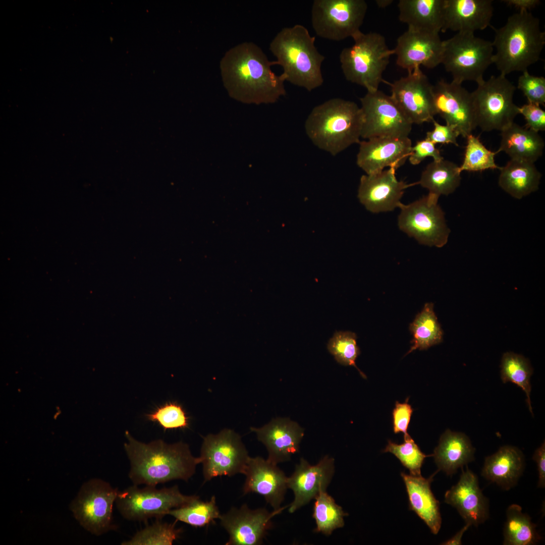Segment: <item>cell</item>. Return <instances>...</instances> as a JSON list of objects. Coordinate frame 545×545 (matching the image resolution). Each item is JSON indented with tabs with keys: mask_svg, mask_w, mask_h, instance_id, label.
<instances>
[{
	"mask_svg": "<svg viewBox=\"0 0 545 545\" xmlns=\"http://www.w3.org/2000/svg\"><path fill=\"white\" fill-rule=\"evenodd\" d=\"M263 50L251 42L241 43L228 50L220 68L229 95L245 103H272L286 94L285 77L271 70Z\"/></svg>",
	"mask_w": 545,
	"mask_h": 545,
	"instance_id": "obj_1",
	"label": "cell"
},
{
	"mask_svg": "<svg viewBox=\"0 0 545 545\" xmlns=\"http://www.w3.org/2000/svg\"><path fill=\"white\" fill-rule=\"evenodd\" d=\"M124 447L129 459V477L134 485L156 486L175 479L187 481L195 473L200 459L193 456L182 442L167 444L158 439L147 444L138 441L128 431Z\"/></svg>",
	"mask_w": 545,
	"mask_h": 545,
	"instance_id": "obj_2",
	"label": "cell"
},
{
	"mask_svg": "<svg viewBox=\"0 0 545 545\" xmlns=\"http://www.w3.org/2000/svg\"><path fill=\"white\" fill-rule=\"evenodd\" d=\"M493 29L495 34L492 42L496 52L493 64L500 74L523 72L539 61L545 44V33L541 30L539 19L530 12L518 11L509 17L503 26Z\"/></svg>",
	"mask_w": 545,
	"mask_h": 545,
	"instance_id": "obj_3",
	"label": "cell"
},
{
	"mask_svg": "<svg viewBox=\"0 0 545 545\" xmlns=\"http://www.w3.org/2000/svg\"><path fill=\"white\" fill-rule=\"evenodd\" d=\"M363 116L355 102L330 99L315 106L305 123L306 133L318 148L333 156L360 142Z\"/></svg>",
	"mask_w": 545,
	"mask_h": 545,
	"instance_id": "obj_4",
	"label": "cell"
},
{
	"mask_svg": "<svg viewBox=\"0 0 545 545\" xmlns=\"http://www.w3.org/2000/svg\"><path fill=\"white\" fill-rule=\"evenodd\" d=\"M315 40L305 27L296 24L283 28L269 44L276 58L274 64L283 68L286 81L308 91L323 83L321 67L324 57L317 49Z\"/></svg>",
	"mask_w": 545,
	"mask_h": 545,
	"instance_id": "obj_5",
	"label": "cell"
},
{
	"mask_svg": "<svg viewBox=\"0 0 545 545\" xmlns=\"http://www.w3.org/2000/svg\"><path fill=\"white\" fill-rule=\"evenodd\" d=\"M353 45L344 48L340 54L341 69L346 79L366 89L367 92L378 90L383 74L391 56L385 37L376 32H358L352 37Z\"/></svg>",
	"mask_w": 545,
	"mask_h": 545,
	"instance_id": "obj_6",
	"label": "cell"
},
{
	"mask_svg": "<svg viewBox=\"0 0 545 545\" xmlns=\"http://www.w3.org/2000/svg\"><path fill=\"white\" fill-rule=\"evenodd\" d=\"M442 63L452 76V81L460 84L464 81L483 79L487 68L493 64L494 47L492 42L478 37L474 33L457 32L443 41Z\"/></svg>",
	"mask_w": 545,
	"mask_h": 545,
	"instance_id": "obj_7",
	"label": "cell"
},
{
	"mask_svg": "<svg viewBox=\"0 0 545 545\" xmlns=\"http://www.w3.org/2000/svg\"><path fill=\"white\" fill-rule=\"evenodd\" d=\"M515 90L506 76L501 74L478 83L471 92L477 127L482 131H501L513 123L519 114V107L513 102Z\"/></svg>",
	"mask_w": 545,
	"mask_h": 545,
	"instance_id": "obj_8",
	"label": "cell"
},
{
	"mask_svg": "<svg viewBox=\"0 0 545 545\" xmlns=\"http://www.w3.org/2000/svg\"><path fill=\"white\" fill-rule=\"evenodd\" d=\"M197 497L183 494L177 485L158 489L155 486L139 488L133 484L119 492L115 503L124 518L139 521L162 517L171 510L182 507Z\"/></svg>",
	"mask_w": 545,
	"mask_h": 545,
	"instance_id": "obj_9",
	"label": "cell"
},
{
	"mask_svg": "<svg viewBox=\"0 0 545 545\" xmlns=\"http://www.w3.org/2000/svg\"><path fill=\"white\" fill-rule=\"evenodd\" d=\"M367 10L364 0H315L311 24L322 38L340 41L360 31Z\"/></svg>",
	"mask_w": 545,
	"mask_h": 545,
	"instance_id": "obj_10",
	"label": "cell"
},
{
	"mask_svg": "<svg viewBox=\"0 0 545 545\" xmlns=\"http://www.w3.org/2000/svg\"><path fill=\"white\" fill-rule=\"evenodd\" d=\"M249 457L241 436L234 430L224 428L207 434L203 438L199 456L204 482L217 476L243 474Z\"/></svg>",
	"mask_w": 545,
	"mask_h": 545,
	"instance_id": "obj_11",
	"label": "cell"
},
{
	"mask_svg": "<svg viewBox=\"0 0 545 545\" xmlns=\"http://www.w3.org/2000/svg\"><path fill=\"white\" fill-rule=\"evenodd\" d=\"M119 491L101 479L92 478L81 486L70 509L76 519L95 535L115 529L113 507Z\"/></svg>",
	"mask_w": 545,
	"mask_h": 545,
	"instance_id": "obj_12",
	"label": "cell"
},
{
	"mask_svg": "<svg viewBox=\"0 0 545 545\" xmlns=\"http://www.w3.org/2000/svg\"><path fill=\"white\" fill-rule=\"evenodd\" d=\"M439 197L428 193L407 205L402 203L398 216L400 229L420 244L442 247L448 241L450 229L444 212L438 204Z\"/></svg>",
	"mask_w": 545,
	"mask_h": 545,
	"instance_id": "obj_13",
	"label": "cell"
},
{
	"mask_svg": "<svg viewBox=\"0 0 545 545\" xmlns=\"http://www.w3.org/2000/svg\"><path fill=\"white\" fill-rule=\"evenodd\" d=\"M363 123L361 137H407L412 124L391 95L377 90L360 98Z\"/></svg>",
	"mask_w": 545,
	"mask_h": 545,
	"instance_id": "obj_14",
	"label": "cell"
},
{
	"mask_svg": "<svg viewBox=\"0 0 545 545\" xmlns=\"http://www.w3.org/2000/svg\"><path fill=\"white\" fill-rule=\"evenodd\" d=\"M389 84L391 96L412 124L432 122L436 115L433 85L420 68Z\"/></svg>",
	"mask_w": 545,
	"mask_h": 545,
	"instance_id": "obj_15",
	"label": "cell"
},
{
	"mask_svg": "<svg viewBox=\"0 0 545 545\" xmlns=\"http://www.w3.org/2000/svg\"><path fill=\"white\" fill-rule=\"evenodd\" d=\"M288 506L271 512L264 508L251 509L246 504L231 508L219 519L229 536L225 544H261L272 526V518Z\"/></svg>",
	"mask_w": 545,
	"mask_h": 545,
	"instance_id": "obj_16",
	"label": "cell"
},
{
	"mask_svg": "<svg viewBox=\"0 0 545 545\" xmlns=\"http://www.w3.org/2000/svg\"><path fill=\"white\" fill-rule=\"evenodd\" d=\"M434 107L446 124L454 126L466 138L477 127L471 93L462 84L444 79L433 86Z\"/></svg>",
	"mask_w": 545,
	"mask_h": 545,
	"instance_id": "obj_17",
	"label": "cell"
},
{
	"mask_svg": "<svg viewBox=\"0 0 545 545\" xmlns=\"http://www.w3.org/2000/svg\"><path fill=\"white\" fill-rule=\"evenodd\" d=\"M443 41L439 33L407 29L398 38L394 49L396 64L408 72L421 66L432 69L442 63Z\"/></svg>",
	"mask_w": 545,
	"mask_h": 545,
	"instance_id": "obj_18",
	"label": "cell"
},
{
	"mask_svg": "<svg viewBox=\"0 0 545 545\" xmlns=\"http://www.w3.org/2000/svg\"><path fill=\"white\" fill-rule=\"evenodd\" d=\"M335 472V459L324 456L315 465H311L301 458L295 470L287 477L288 488L294 494V499L288 505L293 513L314 499L321 490H326Z\"/></svg>",
	"mask_w": 545,
	"mask_h": 545,
	"instance_id": "obj_19",
	"label": "cell"
},
{
	"mask_svg": "<svg viewBox=\"0 0 545 545\" xmlns=\"http://www.w3.org/2000/svg\"><path fill=\"white\" fill-rule=\"evenodd\" d=\"M396 169L386 170L361 176L358 190L360 202L373 213L393 210L399 207L404 190L418 182L408 184L398 181Z\"/></svg>",
	"mask_w": 545,
	"mask_h": 545,
	"instance_id": "obj_20",
	"label": "cell"
},
{
	"mask_svg": "<svg viewBox=\"0 0 545 545\" xmlns=\"http://www.w3.org/2000/svg\"><path fill=\"white\" fill-rule=\"evenodd\" d=\"M359 144L356 163L367 175L388 167L397 170L408 158L412 146L408 137H377L360 141Z\"/></svg>",
	"mask_w": 545,
	"mask_h": 545,
	"instance_id": "obj_21",
	"label": "cell"
},
{
	"mask_svg": "<svg viewBox=\"0 0 545 545\" xmlns=\"http://www.w3.org/2000/svg\"><path fill=\"white\" fill-rule=\"evenodd\" d=\"M245 480L243 495L256 493L262 496L273 510L281 509L287 486V477L276 464L267 459L250 457L243 474Z\"/></svg>",
	"mask_w": 545,
	"mask_h": 545,
	"instance_id": "obj_22",
	"label": "cell"
},
{
	"mask_svg": "<svg viewBox=\"0 0 545 545\" xmlns=\"http://www.w3.org/2000/svg\"><path fill=\"white\" fill-rule=\"evenodd\" d=\"M250 430L266 447L267 459L277 465L290 461L299 452L304 434V429L288 418L273 419L261 427H251Z\"/></svg>",
	"mask_w": 545,
	"mask_h": 545,
	"instance_id": "obj_23",
	"label": "cell"
},
{
	"mask_svg": "<svg viewBox=\"0 0 545 545\" xmlns=\"http://www.w3.org/2000/svg\"><path fill=\"white\" fill-rule=\"evenodd\" d=\"M445 502L455 507L471 526H477L488 517V504L476 475L468 467L462 470L457 483L447 490Z\"/></svg>",
	"mask_w": 545,
	"mask_h": 545,
	"instance_id": "obj_24",
	"label": "cell"
},
{
	"mask_svg": "<svg viewBox=\"0 0 545 545\" xmlns=\"http://www.w3.org/2000/svg\"><path fill=\"white\" fill-rule=\"evenodd\" d=\"M494 8L491 0H445L443 32L473 33L490 25Z\"/></svg>",
	"mask_w": 545,
	"mask_h": 545,
	"instance_id": "obj_25",
	"label": "cell"
},
{
	"mask_svg": "<svg viewBox=\"0 0 545 545\" xmlns=\"http://www.w3.org/2000/svg\"><path fill=\"white\" fill-rule=\"evenodd\" d=\"M434 474L425 478L421 475L401 473L406 486L410 510L415 512L432 533L437 534L441 527L442 518L439 502L430 489Z\"/></svg>",
	"mask_w": 545,
	"mask_h": 545,
	"instance_id": "obj_26",
	"label": "cell"
},
{
	"mask_svg": "<svg viewBox=\"0 0 545 545\" xmlns=\"http://www.w3.org/2000/svg\"><path fill=\"white\" fill-rule=\"evenodd\" d=\"M445 0H400L399 19L408 28L439 33L444 25Z\"/></svg>",
	"mask_w": 545,
	"mask_h": 545,
	"instance_id": "obj_27",
	"label": "cell"
},
{
	"mask_svg": "<svg viewBox=\"0 0 545 545\" xmlns=\"http://www.w3.org/2000/svg\"><path fill=\"white\" fill-rule=\"evenodd\" d=\"M524 466L521 452L515 447L506 446L485 458L481 475L508 490L517 482Z\"/></svg>",
	"mask_w": 545,
	"mask_h": 545,
	"instance_id": "obj_28",
	"label": "cell"
},
{
	"mask_svg": "<svg viewBox=\"0 0 545 545\" xmlns=\"http://www.w3.org/2000/svg\"><path fill=\"white\" fill-rule=\"evenodd\" d=\"M499 152L504 151L512 159L534 163L542 155L543 139L535 132L514 122L501 131Z\"/></svg>",
	"mask_w": 545,
	"mask_h": 545,
	"instance_id": "obj_29",
	"label": "cell"
},
{
	"mask_svg": "<svg viewBox=\"0 0 545 545\" xmlns=\"http://www.w3.org/2000/svg\"><path fill=\"white\" fill-rule=\"evenodd\" d=\"M474 449L464 433L447 429L441 437L433 454L439 470L451 475L474 460Z\"/></svg>",
	"mask_w": 545,
	"mask_h": 545,
	"instance_id": "obj_30",
	"label": "cell"
},
{
	"mask_svg": "<svg viewBox=\"0 0 545 545\" xmlns=\"http://www.w3.org/2000/svg\"><path fill=\"white\" fill-rule=\"evenodd\" d=\"M500 170L499 185L515 198L521 199L538 189L541 175L534 163L511 159Z\"/></svg>",
	"mask_w": 545,
	"mask_h": 545,
	"instance_id": "obj_31",
	"label": "cell"
},
{
	"mask_svg": "<svg viewBox=\"0 0 545 545\" xmlns=\"http://www.w3.org/2000/svg\"><path fill=\"white\" fill-rule=\"evenodd\" d=\"M461 173L459 166L452 161L444 159L433 160L422 172L418 184L439 197L441 195H448L459 186Z\"/></svg>",
	"mask_w": 545,
	"mask_h": 545,
	"instance_id": "obj_32",
	"label": "cell"
},
{
	"mask_svg": "<svg viewBox=\"0 0 545 545\" xmlns=\"http://www.w3.org/2000/svg\"><path fill=\"white\" fill-rule=\"evenodd\" d=\"M412 346L406 355L413 351L426 350L443 341V332L433 310V304L426 303L410 324Z\"/></svg>",
	"mask_w": 545,
	"mask_h": 545,
	"instance_id": "obj_33",
	"label": "cell"
},
{
	"mask_svg": "<svg viewBox=\"0 0 545 545\" xmlns=\"http://www.w3.org/2000/svg\"><path fill=\"white\" fill-rule=\"evenodd\" d=\"M506 517L504 528V544L531 545L540 539L535 524L531 522L527 514L522 512V508L519 505H510L507 510Z\"/></svg>",
	"mask_w": 545,
	"mask_h": 545,
	"instance_id": "obj_34",
	"label": "cell"
},
{
	"mask_svg": "<svg viewBox=\"0 0 545 545\" xmlns=\"http://www.w3.org/2000/svg\"><path fill=\"white\" fill-rule=\"evenodd\" d=\"M314 499L312 516L316 523L315 532L329 536L334 530L343 527L344 517L348 514L326 490L320 491Z\"/></svg>",
	"mask_w": 545,
	"mask_h": 545,
	"instance_id": "obj_35",
	"label": "cell"
},
{
	"mask_svg": "<svg viewBox=\"0 0 545 545\" xmlns=\"http://www.w3.org/2000/svg\"><path fill=\"white\" fill-rule=\"evenodd\" d=\"M179 521L195 527H202L220 519L221 514L214 496L209 501H203L199 497L190 503L171 510L168 513Z\"/></svg>",
	"mask_w": 545,
	"mask_h": 545,
	"instance_id": "obj_36",
	"label": "cell"
},
{
	"mask_svg": "<svg viewBox=\"0 0 545 545\" xmlns=\"http://www.w3.org/2000/svg\"><path fill=\"white\" fill-rule=\"evenodd\" d=\"M532 369L528 361L523 356L513 353L504 354L501 362V378L504 383L511 382L520 387L525 393L529 409L532 413L530 394V376Z\"/></svg>",
	"mask_w": 545,
	"mask_h": 545,
	"instance_id": "obj_37",
	"label": "cell"
},
{
	"mask_svg": "<svg viewBox=\"0 0 545 545\" xmlns=\"http://www.w3.org/2000/svg\"><path fill=\"white\" fill-rule=\"evenodd\" d=\"M463 162L459 170L469 172H482L486 170H500L495 162V156L498 152L488 149L480 141L478 136L470 134L467 137Z\"/></svg>",
	"mask_w": 545,
	"mask_h": 545,
	"instance_id": "obj_38",
	"label": "cell"
},
{
	"mask_svg": "<svg viewBox=\"0 0 545 545\" xmlns=\"http://www.w3.org/2000/svg\"><path fill=\"white\" fill-rule=\"evenodd\" d=\"M181 529L175 523L156 521L138 531L122 545H172L179 536Z\"/></svg>",
	"mask_w": 545,
	"mask_h": 545,
	"instance_id": "obj_39",
	"label": "cell"
},
{
	"mask_svg": "<svg viewBox=\"0 0 545 545\" xmlns=\"http://www.w3.org/2000/svg\"><path fill=\"white\" fill-rule=\"evenodd\" d=\"M356 340V335L353 332H337L329 340L327 348L337 362L345 366H353L361 376L366 378L365 374L356 365L355 361L360 354Z\"/></svg>",
	"mask_w": 545,
	"mask_h": 545,
	"instance_id": "obj_40",
	"label": "cell"
},
{
	"mask_svg": "<svg viewBox=\"0 0 545 545\" xmlns=\"http://www.w3.org/2000/svg\"><path fill=\"white\" fill-rule=\"evenodd\" d=\"M383 452L394 455L409 469L410 474L414 475H421V468L425 459L433 456V454L425 455L422 452L410 435L404 437V443L401 444L389 440Z\"/></svg>",
	"mask_w": 545,
	"mask_h": 545,
	"instance_id": "obj_41",
	"label": "cell"
},
{
	"mask_svg": "<svg viewBox=\"0 0 545 545\" xmlns=\"http://www.w3.org/2000/svg\"><path fill=\"white\" fill-rule=\"evenodd\" d=\"M148 420L157 422L164 430L185 428L189 418L182 407L176 402H168L147 414Z\"/></svg>",
	"mask_w": 545,
	"mask_h": 545,
	"instance_id": "obj_42",
	"label": "cell"
},
{
	"mask_svg": "<svg viewBox=\"0 0 545 545\" xmlns=\"http://www.w3.org/2000/svg\"><path fill=\"white\" fill-rule=\"evenodd\" d=\"M517 87L523 93L527 102L544 106L545 78L535 76L528 71L522 72L518 80Z\"/></svg>",
	"mask_w": 545,
	"mask_h": 545,
	"instance_id": "obj_43",
	"label": "cell"
},
{
	"mask_svg": "<svg viewBox=\"0 0 545 545\" xmlns=\"http://www.w3.org/2000/svg\"><path fill=\"white\" fill-rule=\"evenodd\" d=\"M518 112L524 117L525 127L537 133L545 130V112L539 105L527 102L518 107Z\"/></svg>",
	"mask_w": 545,
	"mask_h": 545,
	"instance_id": "obj_44",
	"label": "cell"
},
{
	"mask_svg": "<svg viewBox=\"0 0 545 545\" xmlns=\"http://www.w3.org/2000/svg\"><path fill=\"white\" fill-rule=\"evenodd\" d=\"M435 144L426 138L418 141L412 146L409 160L412 165L420 164L427 157H431L433 160L439 161L443 158Z\"/></svg>",
	"mask_w": 545,
	"mask_h": 545,
	"instance_id": "obj_45",
	"label": "cell"
},
{
	"mask_svg": "<svg viewBox=\"0 0 545 545\" xmlns=\"http://www.w3.org/2000/svg\"><path fill=\"white\" fill-rule=\"evenodd\" d=\"M408 400L407 398L404 403L396 401L392 412L394 432H402L404 437L409 435L407 430L413 412V409L408 403Z\"/></svg>",
	"mask_w": 545,
	"mask_h": 545,
	"instance_id": "obj_46",
	"label": "cell"
},
{
	"mask_svg": "<svg viewBox=\"0 0 545 545\" xmlns=\"http://www.w3.org/2000/svg\"><path fill=\"white\" fill-rule=\"evenodd\" d=\"M433 129L426 133V138L434 144H453L457 146L459 145L457 141L460 134L455 127L451 125H442L434 120Z\"/></svg>",
	"mask_w": 545,
	"mask_h": 545,
	"instance_id": "obj_47",
	"label": "cell"
},
{
	"mask_svg": "<svg viewBox=\"0 0 545 545\" xmlns=\"http://www.w3.org/2000/svg\"><path fill=\"white\" fill-rule=\"evenodd\" d=\"M532 459L536 462L538 472V486H545V444L544 442L538 448L533 454Z\"/></svg>",
	"mask_w": 545,
	"mask_h": 545,
	"instance_id": "obj_48",
	"label": "cell"
},
{
	"mask_svg": "<svg viewBox=\"0 0 545 545\" xmlns=\"http://www.w3.org/2000/svg\"><path fill=\"white\" fill-rule=\"evenodd\" d=\"M503 2L508 6L515 8L519 11H528L535 8L540 2L538 0H505Z\"/></svg>",
	"mask_w": 545,
	"mask_h": 545,
	"instance_id": "obj_49",
	"label": "cell"
},
{
	"mask_svg": "<svg viewBox=\"0 0 545 545\" xmlns=\"http://www.w3.org/2000/svg\"><path fill=\"white\" fill-rule=\"evenodd\" d=\"M471 525L468 523H466L465 525L453 537L442 543L446 545H452V544H462V538L464 533L467 530L468 528Z\"/></svg>",
	"mask_w": 545,
	"mask_h": 545,
	"instance_id": "obj_50",
	"label": "cell"
},
{
	"mask_svg": "<svg viewBox=\"0 0 545 545\" xmlns=\"http://www.w3.org/2000/svg\"><path fill=\"white\" fill-rule=\"evenodd\" d=\"M392 2H393V1H390V0H383V1H376V3L377 4V6L378 7H381V8H385V7L388 6H389Z\"/></svg>",
	"mask_w": 545,
	"mask_h": 545,
	"instance_id": "obj_51",
	"label": "cell"
}]
</instances>
